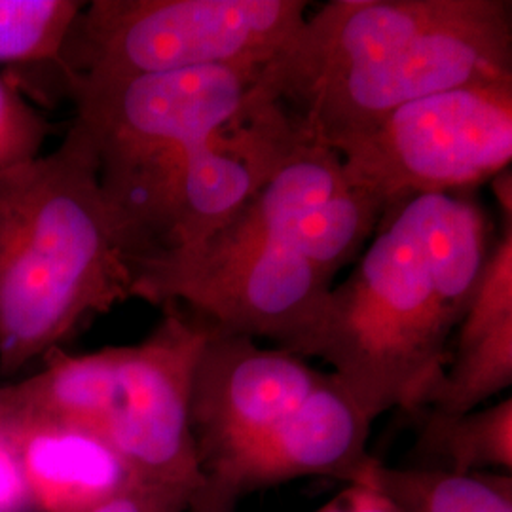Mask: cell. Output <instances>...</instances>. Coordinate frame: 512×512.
Returning a JSON list of instances; mask_svg holds the SVG:
<instances>
[{"label": "cell", "mask_w": 512, "mask_h": 512, "mask_svg": "<svg viewBox=\"0 0 512 512\" xmlns=\"http://www.w3.org/2000/svg\"><path fill=\"white\" fill-rule=\"evenodd\" d=\"M50 122L16 84L0 78V171L42 154Z\"/></svg>", "instance_id": "2e32d148"}, {"label": "cell", "mask_w": 512, "mask_h": 512, "mask_svg": "<svg viewBox=\"0 0 512 512\" xmlns=\"http://www.w3.org/2000/svg\"><path fill=\"white\" fill-rule=\"evenodd\" d=\"M18 454L0 427V512H33Z\"/></svg>", "instance_id": "d6986e66"}, {"label": "cell", "mask_w": 512, "mask_h": 512, "mask_svg": "<svg viewBox=\"0 0 512 512\" xmlns=\"http://www.w3.org/2000/svg\"><path fill=\"white\" fill-rule=\"evenodd\" d=\"M349 183L387 209L423 194L471 192L512 164V80L410 101L340 152Z\"/></svg>", "instance_id": "52a82bcc"}, {"label": "cell", "mask_w": 512, "mask_h": 512, "mask_svg": "<svg viewBox=\"0 0 512 512\" xmlns=\"http://www.w3.org/2000/svg\"><path fill=\"white\" fill-rule=\"evenodd\" d=\"M262 67H209L67 84L133 272L184 171L247 105Z\"/></svg>", "instance_id": "5b68a950"}, {"label": "cell", "mask_w": 512, "mask_h": 512, "mask_svg": "<svg viewBox=\"0 0 512 512\" xmlns=\"http://www.w3.org/2000/svg\"><path fill=\"white\" fill-rule=\"evenodd\" d=\"M512 319V226L503 228L486 258L467 311L459 323L458 348H465Z\"/></svg>", "instance_id": "9a60e30c"}, {"label": "cell", "mask_w": 512, "mask_h": 512, "mask_svg": "<svg viewBox=\"0 0 512 512\" xmlns=\"http://www.w3.org/2000/svg\"><path fill=\"white\" fill-rule=\"evenodd\" d=\"M492 190H494L495 202L499 205L501 211V220L503 228L512 226V173L511 167L497 173L494 179L490 181Z\"/></svg>", "instance_id": "44dd1931"}, {"label": "cell", "mask_w": 512, "mask_h": 512, "mask_svg": "<svg viewBox=\"0 0 512 512\" xmlns=\"http://www.w3.org/2000/svg\"><path fill=\"white\" fill-rule=\"evenodd\" d=\"M376 467L378 459L370 458L340 494L315 512H404L378 482Z\"/></svg>", "instance_id": "e0dca14e"}, {"label": "cell", "mask_w": 512, "mask_h": 512, "mask_svg": "<svg viewBox=\"0 0 512 512\" xmlns=\"http://www.w3.org/2000/svg\"><path fill=\"white\" fill-rule=\"evenodd\" d=\"M372 421L329 372L306 403L268 437L209 478L224 482L238 495L304 476L349 482L372 458L366 450Z\"/></svg>", "instance_id": "30bf717a"}, {"label": "cell", "mask_w": 512, "mask_h": 512, "mask_svg": "<svg viewBox=\"0 0 512 512\" xmlns=\"http://www.w3.org/2000/svg\"><path fill=\"white\" fill-rule=\"evenodd\" d=\"M490 241L473 192L406 198L385 209L353 272L332 287L313 357L372 420L425 403Z\"/></svg>", "instance_id": "3957f363"}, {"label": "cell", "mask_w": 512, "mask_h": 512, "mask_svg": "<svg viewBox=\"0 0 512 512\" xmlns=\"http://www.w3.org/2000/svg\"><path fill=\"white\" fill-rule=\"evenodd\" d=\"M497 80H512L511 0H332L253 92L340 154L410 101Z\"/></svg>", "instance_id": "7a4b0ae2"}, {"label": "cell", "mask_w": 512, "mask_h": 512, "mask_svg": "<svg viewBox=\"0 0 512 512\" xmlns=\"http://www.w3.org/2000/svg\"><path fill=\"white\" fill-rule=\"evenodd\" d=\"M384 207L349 183L332 148L298 141L213 236L135 281L211 329L313 357L334 277L365 251Z\"/></svg>", "instance_id": "6da1fadb"}, {"label": "cell", "mask_w": 512, "mask_h": 512, "mask_svg": "<svg viewBox=\"0 0 512 512\" xmlns=\"http://www.w3.org/2000/svg\"><path fill=\"white\" fill-rule=\"evenodd\" d=\"M84 2L0 0V63L54 65Z\"/></svg>", "instance_id": "5bb4252c"}, {"label": "cell", "mask_w": 512, "mask_h": 512, "mask_svg": "<svg viewBox=\"0 0 512 512\" xmlns=\"http://www.w3.org/2000/svg\"><path fill=\"white\" fill-rule=\"evenodd\" d=\"M512 384V319L473 344L458 348L423 406L442 414H467Z\"/></svg>", "instance_id": "4fadbf2b"}, {"label": "cell", "mask_w": 512, "mask_h": 512, "mask_svg": "<svg viewBox=\"0 0 512 512\" xmlns=\"http://www.w3.org/2000/svg\"><path fill=\"white\" fill-rule=\"evenodd\" d=\"M194 492L196 490L135 482L122 494L90 512H188Z\"/></svg>", "instance_id": "ac0fdd59"}, {"label": "cell", "mask_w": 512, "mask_h": 512, "mask_svg": "<svg viewBox=\"0 0 512 512\" xmlns=\"http://www.w3.org/2000/svg\"><path fill=\"white\" fill-rule=\"evenodd\" d=\"M145 340L114 346L116 378L103 440L135 482L198 490L205 480L190 423L194 372L211 327L167 304Z\"/></svg>", "instance_id": "ba28073f"}, {"label": "cell", "mask_w": 512, "mask_h": 512, "mask_svg": "<svg viewBox=\"0 0 512 512\" xmlns=\"http://www.w3.org/2000/svg\"><path fill=\"white\" fill-rule=\"evenodd\" d=\"M38 512H90L135 484L105 440L52 425H0Z\"/></svg>", "instance_id": "8fae6325"}, {"label": "cell", "mask_w": 512, "mask_h": 512, "mask_svg": "<svg viewBox=\"0 0 512 512\" xmlns=\"http://www.w3.org/2000/svg\"><path fill=\"white\" fill-rule=\"evenodd\" d=\"M135 272L73 120L50 154L0 171V370L10 376L93 315L133 298Z\"/></svg>", "instance_id": "277c9868"}, {"label": "cell", "mask_w": 512, "mask_h": 512, "mask_svg": "<svg viewBox=\"0 0 512 512\" xmlns=\"http://www.w3.org/2000/svg\"><path fill=\"white\" fill-rule=\"evenodd\" d=\"M421 452L446 463L440 469L471 475L488 469L512 471V401L467 414L431 410L421 425Z\"/></svg>", "instance_id": "7c38bea8"}, {"label": "cell", "mask_w": 512, "mask_h": 512, "mask_svg": "<svg viewBox=\"0 0 512 512\" xmlns=\"http://www.w3.org/2000/svg\"><path fill=\"white\" fill-rule=\"evenodd\" d=\"M238 497L224 482L205 476L202 486L190 499L188 512H234Z\"/></svg>", "instance_id": "ffe728a7"}, {"label": "cell", "mask_w": 512, "mask_h": 512, "mask_svg": "<svg viewBox=\"0 0 512 512\" xmlns=\"http://www.w3.org/2000/svg\"><path fill=\"white\" fill-rule=\"evenodd\" d=\"M329 372L287 349L211 329L194 372L190 423L203 475L217 473L294 414Z\"/></svg>", "instance_id": "9c48e42d"}, {"label": "cell", "mask_w": 512, "mask_h": 512, "mask_svg": "<svg viewBox=\"0 0 512 512\" xmlns=\"http://www.w3.org/2000/svg\"><path fill=\"white\" fill-rule=\"evenodd\" d=\"M306 0L84 2L54 65L65 84L209 67H264L308 18Z\"/></svg>", "instance_id": "8992f818"}]
</instances>
